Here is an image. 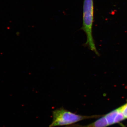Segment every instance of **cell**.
<instances>
[{"mask_svg": "<svg viewBox=\"0 0 127 127\" xmlns=\"http://www.w3.org/2000/svg\"><path fill=\"white\" fill-rule=\"evenodd\" d=\"M97 117V116H83L77 114L62 107L52 111V121L49 127L69 126L82 120Z\"/></svg>", "mask_w": 127, "mask_h": 127, "instance_id": "2", "label": "cell"}, {"mask_svg": "<svg viewBox=\"0 0 127 127\" xmlns=\"http://www.w3.org/2000/svg\"><path fill=\"white\" fill-rule=\"evenodd\" d=\"M94 6L93 0H84L83 4L82 26L81 29L85 32L87 41L84 46H87L96 55H99L92 35Z\"/></svg>", "mask_w": 127, "mask_h": 127, "instance_id": "1", "label": "cell"}, {"mask_svg": "<svg viewBox=\"0 0 127 127\" xmlns=\"http://www.w3.org/2000/svg\"><path fill=\"white\" fill-rule=\"evenodd\" d=\"M120 111L122 113L125 118H127V103L119 108Z\"/></svg>", "mask_w": 127, "mask_h": 127, "instance_id": "5", "label": "cell"}, {"mask_svg": "<svg viewBox=\"0 0 127 127\" xmlns=\"http://www.w3.org/2000/svg\"><path fill=\"white\" fill-rule=\"evenodd\" d=\"M119 112V110L118 108L108 114L105 116L108 125H112L114 124V119L118 114Z\"/></svg>", "mask_w": 127, "mask_h": 127, "instance_id": "3", "label": "cell"}, {"mask_svg": "<svg viewBox=\"0 0 127 127\" xmlns=\"http://www.w3.org/2000/svg\"><path fill=\"white\" fill-rule=\"evenodd\" d=\"M118 108L119 110V112L117 116H116V118L114 119V124L120 122V121L123 120L124 119H125V118L122 113L120 111L119 108Z\"/></svg>", "mask_w": 127, "mask_h": 127, "instance_id": "4", "label": "cell"}]
</instances>
